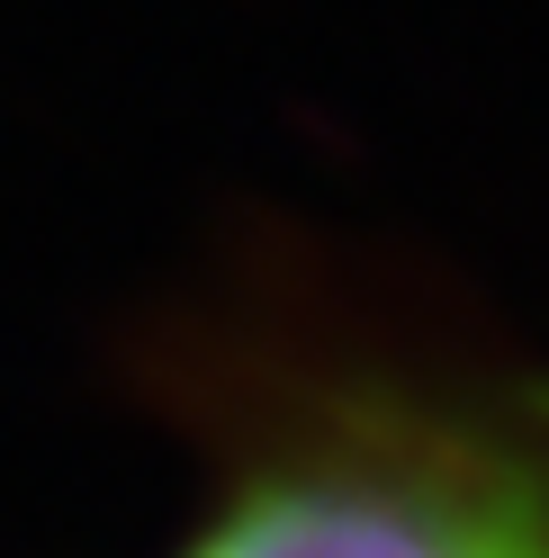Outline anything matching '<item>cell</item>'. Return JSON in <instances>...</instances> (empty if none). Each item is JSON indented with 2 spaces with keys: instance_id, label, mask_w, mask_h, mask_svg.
<instances>
[{
  "instance_id": "1",
  "label": "cell",
  "mask_w": 549,
  "mask_h": 558,
  "mask_svg": "<svg viewBox=\"0 0 549 558\" xmlns=\"http://www.w3.org/2000/svg\"><path fill=\"white\" fill-rule=\"evenodd\" d=\"M171 558H549V414L441 378H333L234 441Z\"/></svg>"
}]
</instances>
